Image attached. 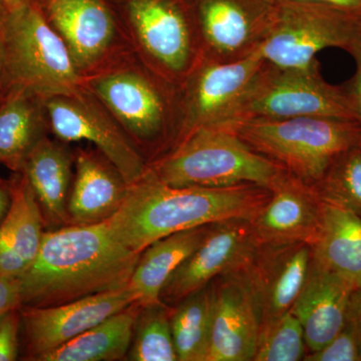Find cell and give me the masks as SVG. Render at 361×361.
I'll use <instances>...</instances> for the list:
<instances>
[{
  "label": "cell",
  "mask_w": 361,
  "mask_h": 361,
  "mask_svg": "<svg viewBox=\"0 0 361 361\" xmlns=\"http://www.w3.org/2000/svg\"><path fill=\"white\" fill-rule=\"evenodd\" d=\"M140 256L106 222L45 230L37 257L18 278L21 306L49 307L126 288Z\"/></svg>",
  "instance_id": "cell-1"
},
{
  "label": "cell",
  "mask_w": 361,
  "mask_h": 361,
  "mask_svg": "<svg viewBox=\"0 0 361 361\" xmlns=\"http://www.w3.org/2000/svg\"><path fill=\"white\" fill-rule=\"evenodd\" d=\"M307 116L357 122L348 89L327 82L317 59L306 68H279L265 61L222 130L252 118Z\"/></svg>",
  "instance_id": "cell-7"
},
{
  "label": "cell",
  "mask_w": 361,
  "mask_h": 361,
  "mask_svg": "<svg viewBox=\"0 0 361 361\" xmlns=\"http://www.w3.org/2000/svg\"><path fill=\"white\" fill-rule=\"evenodd\" d=\"M20 306V282L18 278H0V314Z\"/></svg>",
  "instance_id": "cell-34"
},
{
  "label": "cell",
  "mask_w": 361,
  "mask_h": 361,
  "mask_svg": "<svg viewBox=\"0 0 361 361\" xmlns=\"http://www.w3.org/2000/svg\"><path fill=\"white\" fill-rule=\"evenodd\" d=\"M264 63L259 49L246 58L226 63L203 54L177 87L170 151L198 130L225 129Z\"/></svg>",
  "instance_id": "cell-10"
},
{
  "label": "cell",
  "mask_w": 361,
  "mask_h": 361,
  "mask_svg": "<svg viewBox=\"0 0 361 361\" xmlns=\"http://www.w3.org/2000/svg\"><path fill=\"white\" fill-rule=\"evenodd\" d=\"M134 302V294L126 287L49 307L20 306L25 360L37 361Z\"/></svg>",
  "instance_id": "cell-15"
},
{
  "label": "cell",
  "mask_w": 361,
  "mask_h": 361,
  "mask_svg": "<svg viewBox=\"0 0 361 361\" xmlns=\"http://www.w3.org/2000/svg\"><path fill=\"white\" fill-rule=\"evenodd\" d=\"M49 133L71 144L89 142L116 166L128 184L142 179L148 161L114 116L87 87L45 101Z\"/></svg>",
  "instance_id": "cell-12"
},
{
  "label": "cell",
  "mask_w": 361,
  "mask_h": 361,
  "mask_svg": "<svg viewBox=\"0 0 361 361\" xmlns=\"http://www.w3.org/2000/svg\"><path fill=\"white\" fill-rule=\"evenodd\" d=\"M133 52L178 87L203 56L190 0H109Z\"/></svg>",
  "instance_id": "cell-6"
},
{
  "label": "cell",
  "mask_w": 361,
  "mask_h": 361,
  "mask_svg": "<svg viewBox=\"0 0 361 361\" xmlns=\"http://www.w3.org/2000/svg\"><path fill=\"white\" fill-rule=\"evenodd\" d=\"M11 204V180H4L0 183V223L6 218Z\"/></svg>",
  "instance_id": "cell-37"
},
{
  "label": "cell",
  "mask_w": 361,
  "mask_h": 361,
  "mask_svg": "<svg viewBox=\"0 0 361 361\" xmlns=\"http://www.w3.org/2000/svg\"><path fill=\"white\" fill-rule=\"evenodd\" d=\"M338 7L348 13L361 16V0H313Z\"/></svg>",
  "instance_id": "cell-38"
},
{
  "label": "cell",
  "mask_w": 361,
  "mask_h": 361,
  "mask_svg": "<svg viewBox=\"0 0 361 361\" xmlns=\"http://www.w3.org/2000/svg\"><path fill=\"white\" fill-rule=\"evenodd\" d=\"M348 322L355 329L361 342V287L356 289L351 295Z\"/></svg>",
  "instance_id": "cell-36"
},
{
  "label": "cell",
  "mask_w": 361,
  "mask_h": 361,
  "mask_svg": "<svg viewBox=\"0 0 361 361\" xmlns=\"http://www.w3.org/2000/svg\"><path fill=\"white\" fill-rule=\"evenodd\" d=\"M252 220L260 243L314 245L322 228V199L312 185L285 172Z\"/></svg>",
  "instance_id": "cell-18"
},
{
  "label": "cell",
  "mask_w": 361,
  "mask_h": 361,
  "mask_svg": "<svg viewBox=\"0 0 361 361\" xmlns=\"http://www.w3.org/2000/svg\"><path fill=\"white\" fill-rule=\"evenodd\" d=\"M82 78L133 51L109 0H32Z\"/></svg>",
  "instance_id": "cell-11"
},
{
  "label": "cell",
  "mask_w": 361,
  "mask_h": 361,
  "mask_svg": "<svg viewBox=\"0 0 361 361\" xmlns=\"http://www.w3.org/2000/svg\"><path fill=\"white\" fill-rule=\"evenodd\" d=\"M129 184L96 148L75 149V175L68 203L70 225L103 223L122 206Z\"/></svg>",
  "instance_id": "cell-19"
},
{
  "label": "cell",
  "mask_w": 361,
  "mask_h": 361,
  "mask_svg": "<svg viewBox=\"0 0 361 361\" xmlns=\"http://www.w3.org/2000/svg\"><path fill=\"white\" fill-rule=\"evenodd\" d=\"M259 244L250 219L213 223L198 248L169 278L161 290V302L175 305L216 277L243 269Z\"/></svg>",
  "instance_id": "cell-13"
},
{
  "label": "cell",
  "mask_w": 361,
  "mask_h": 361,
  "mask_svg": "<svg viewBox=\"0 0 361 361\" xmlns=\"http://www.w3.org/2000/svg\"><path fill=\"white\" fill-rule=\"evenodd\" d=\"M214 307L207 361H250L255 355L260 316L240 271L213 281Z\"/></svg>",
  "instance_id": "cell-17"
},
{
  "label": "cell",
  "mask_w": 361,
  "mask_h": 361,
  "mask_svg": "<svg viewBox=\"0 0 361 361\" xmlns=\"http://www.w3.org/2000/svg\"><path fill=\"white\" fill-rule=\"evenodd\" d=\"M11 204L0 223V278H18L39 253L45 232L44 215L27 178L13 173Z\"/></svg>",
  "instance_id": "cell-21"
},
{
  "label": "cell",
  "mask_w": 361,
  "mask_h": 361,
  "mask_svg": "<svg viewBox=\"0 0 361 361\" xmlns=\"http://www.w3.org/2000/svg\"><path fill=\"white\" fill-rule=\"evenodd\" d=\"M170 308L164 302L141 305L128 357L133 361H178Z\"/></svg>",
  "instance_id": "cell-28"
},
{
  "label": "cell",
  "mask_w": 361,
  "mask_h": 361,
  "mask_svg": "<svg viewBox=\"0 0 361 361\" xmlns=\"http://www.w3.org/2000/svg\"><path fill=\"white\" fill-rule=\"evenodd\" d=\"M47 135L30 152L20 172L39 202L47 229L70 225L68 203L75 175V149Z\"/></svg>",
  "instance_id": "cell-22"
},
{
  "label": "cell",
  "mask_w": 361,
  "mask_h": 361,
  "mask_svg": "<svg viewBox=\"0 0 361 361\" xmlns=\"http://www.w3.org/2000/svg\"><path fill=\"white\" fill-rule=\"evenodd\" d=\"M139 303L110 316L37 361H115L128 356Z\"/></svg>",
  "instance_id": "cell-26"
},
{
  "label": "cell",
  "mask_w": 361,
  "mask_h": 361,
  "mask_svg": "<svg viewBox=\"0 0 361 361\" xmlns=\"http://www.w3.org/2000/svg\"><path fill=\"white\" fill-rule=\"evenodd\" d=\"M346 51L355 59V73L345 87L353 99L356 120L361 129V32L353 39Z\"/></svg>",
  "instance_id": "cell-33"
},
{
  "label": "cell",
  "mask_w": 361,
  "mask_h": 361,
  "mask_svg": "<svg viewBox=\"0 0 361 361\" xmlns=\"http://www.w3.org/2000/svg\"><path fill=\"white\" fill-rule=\"evenodd\" d=\"M157 179L174 187L222 188L253 184L271 190L286 171L235 134L203 129L149 161Z\"/></svg>",
  "instance_id": "cell-4"
},
{
  "label": "cell",
  "mask_w": 361,
  "mask_h": 361,
  "mask_svg": "<svg viewBox=\"0 0 361 361\" xmlns=\"http://www.w3.org/2000/svg\"><path fill=\"white\" fill-rule=\"evenodd\" d=\"M308 361H361V342L349 323L319 350L313 351Z\"/></svg>",
  "instance_id": "cell-31"
},
{
  "label": "cell",
  "mask_w": 361,
  "mask_h": 361,
  "mask_svg": "<svg viewBox=\"0 0 361 361\" xmlns=\"http://www.w3.org/2000/svg\"><path fill=\"white\" fill-rule=\"evenodd\" d=\"M361 32V16L313 0H275L269 32L259 47L279 68H306L329 47L348 51Z\"/></svg>",
  "instance_id": "cell-9"
},
{
  "label": "cell",
  "mask_w": 361,
  "mask_h": 361,
  "mask_svg": "<svg viewBox=\"0 0 361 361\" xmlns=\"http://www.w3.org/2000/svg\"><path fill=\"white\" fill-rule=\"evenodd\" d=\"M30 1H32V0H4V4H6L7 8L9 9L11 13L23 8V7L30 4Z\"/></svg>",
  "instance_id": "cell-39"
},
{
  "label": "cell",
  "mask_w": 361,
  "mask_h": 361,
  "mask_svg": "<svg viewBox=\"0 0 361 361\" xmlns=\"http://www.w3.org/2000/svg\"><path fill=\"white\" fill-rule=\"evenodd\" d=\"M210 225L169 235L142 250L128 285L135 302L140 305L161 302V290L169 278L198 248Z\"/></svg>",
  "instance_id": "cell-25"
},
{
  "label": "cell",
  "mask_w": 361,
  "mask_h": 361,
  "mask_svg": "<svg viewBox=\"0 0 361 361\" xmlns=\"http://www.w3.org/2000/svg\"><path fill=\"white\" fill-rule=\"evenodd\" d=\"M49 133L45 99L18 85L0 94V165L20 173L35 147Z\"/></svg>",
  "instance_id": "cell-23"
},
{
  "label": "cell",
  "mask_w": 361,
  "mask_h": 361,
  "mask_svg": "<svg viewBox=\"0 0 361 361\" xmlns=\"http://www.w3.org/2000/svg\"><path fill=\"white\" fill-rule=\"evenodd\" d=\"M228 130L310 185L322 179L341 153L361 145L358 123L336 118H252Z\"/></svg>",
  "instance_id": "cell-5"
},
{
  "label": "cell",
  "mask_w": 361,
  "mask_h": 361,
  "mask_svg": "<svg viewBox=\"0 0 361 361\" xmlns=\"http://www.w3.org/2000/svg\"><path fill=\"white\" fill-rule=\"evenodd\" d=\"M312 257L353 288L361 287V216L322 201V228Z\"/></svg>",
  "instance_id": "cell-24"
},
{
  "label": "cell",
  "mask_w": 361,
  "mask_h": 361,
  "mask_svg": "<svg viewBox=\"0 0 361 361\" xmlns=\"http://www.w3.org/2000/svg\"><path fill=\"white\" fill-rule=\"evenodd\" d=\"M312 245L260 243L248 264L239 270L245 279L261 323L291 310L302 290L312 260Z\"/></svg>",
  "instance_id": "cell-16"
},
{
  "label": "cell",
  "mask_w": 361,
  "mask_h": 361,
  "mask_svg": "<svg viewBox=\"0 0 361 361\" xmlns=\"http://www.w3.org/2000/svg\"><path fill=\"white\" fill-rule=\"evenodd\" d=\"M355 291L312 257L307 279L291 308L302 326L310 353L319 350L345 326Z\"/></svg>",
  "instance_id": "cell-20"
},
{
  "label": "cell",
  "mask_w": 361,
  "mask_h": 361,
  "mask_svg": "<svg viewBox=\"0 0 361 361\" xmlns=\"http://www.w3.org/2000/svg\"><path fill=\"white\" fill-rule=\"evenodd\" d=\"M214 307L213 281L175 304L170 320L178 361H207Z\"/></svg>",
  "instance_id": "cell-27"
},
{
  "label": "cell",
  "mask_w": 361,
  "mask_h": 361,
  "mask_svg": "<svg viewBox=\"0 0 361 361\" xmlns=\"http://www.w3.org/2000/svg\"><path fill=\"white\" fill-rule=\"evenodd\" d=\"M312 186L322 201L361 216V145L337 157Z\"/></svg>",
  "instance_id": "cell-29"
},
{
  "label": "cell",
  "mask_w": 361,
  "mask_h": 361,
  "mask_svg": "<svg viewBox=\"0 0 361 361\" xmlns=\"http://www.w3.org/2000/svg\"><path fill=\"white\" fill-rule=\"evenodd\" d=\"M2 94V92H0V94Z\"/></svg>",
  "instance_id": "cell-41"
},
{
  "label": "cell",
  "mask_w": 361,
  "mask_h": 361,
  "mask_svg": "<svg viewBox=\"0 0 361 361\" xmlns=\"http://www.w3.org/2000/svg\"><path fill=\"white\" fill-rule=\"evenodd\" d=\"M20 334V307L13 308L0 314V361L18 360Z\"/></svg>",
  "instance_id": "cell-32"
},
{
  "label": "cell",
  "mask_w": 361,
  "mask_h": 361,
  "mask_svg": "<svg viewBox=\"0 0 361 361\" xmlns=\"http://www.w3.org/2000/svg\"><path fill=\"white\" fill-rule=\"evenodd\" d=\"M18 85L47 101L84 87L61 37L30 1L11 13L7 23L4 56V90Z\"/></svg>",
  "instance_id": "cell-8"
},
{
  "label": "cell",
  "mask_w": 361,
  "mask_h": 361,
  "mask_svg": "<svg viewBox=\"0 0 361 361\" xmlns=\"http://www.w3.org/2000/svg\"><path fill=\"white\" fill-rule=\"evenodd\" d=\"M4 179H2V178H0V183L4 182Z\"/></svg>",
  "instance_id": "cell-40"
},
{
  "label": "cell",
  "mask_w": 361,
  "mask_h": 361,
  "mask_svg": "<svg viewBox=\"0 0 361 361\" xmlns=\"http://www.w3.org/2000/svg\"><path fill=\"white\" fill-rule=\"evenodd\" d=\"M84 85L114 116L148 164L170 151L177 87L157 75L134 52L87 75Z\"/></svg>",
  "instance_id": "cell-3"
},
{
  "label": "cell",
  "mask_w": 361,
  "mask_h": 361,
  "mask_svg": "<svg viewBox=\"0 0 361 361\" xmlns=\"http://www.w3.org/2000/svg\"><path fill=\"white\" fill-rule=\"evenodd\" d=\"M253 184L222 188L174 187L149 171L128 187L122 206L104 221L116 240L142 253L157 240L232 218L253 220L270 197Z\"/></svg>",
  "instance_id": "cell-2"
},
{
  "label": "cell",
  "mask_w": 361,
  "mask_h": 361,
  "mask_svg": "<svg viewBox=\"0 0 361 361\" xmlns=\"http://www.w3.org/2000/svg\"><path fill=\"white\" fill-rule=\"evenodd\" d=\"M203 54L239 61L257 51L269 32L275 0H190Z\"/></svg>",
  "instance_id": "cell-14"
},
{
  "label": "cell",
  "mask_w": 361,
  "mask_h": 361,
  "mask_svg": "<svg viewBox=\"0 0 361 361\" xmlns=\"http://www.w3.org/2000/svg\"><path fill=\"white\" fill-rule=\"evenodd\" d=\"M305 346L302 326L289 310L280 317L261 323L253 360H301Z\"/></svg>",
  "instance_id": "cell-30"
},
{
  "label": "cell",
  "mask_w": 361,
  "mask_h": 361,
  "mask_svg": "<svg viewBox=\"0 0 361 361\" xmlns=\"http://www.w3.org/2000/svg\"><path fill=\"white\" fill-rule=\"evenodd\" d=\"M9 16H11V11L7 8L4 0H0V92H4V42H6V32Z\"/></svg>",
  "instance_id": "cell-35"
}]
</instances>
